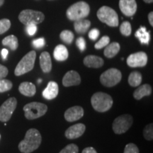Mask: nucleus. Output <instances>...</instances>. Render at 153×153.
<instances>
[{
  "mask_svg": "<svg viewBox=\"0 0 153 153\" xmlns=\"http://www.w3.org/2000/svg\"><path fill=\"white\" fill-rule=\"evenodd\" d=\"M123 153H139V149L134 143L126 145Z\"/></svg>",
  "mask_w": 153,
  "mask_h": 153,
  "instance_id": "nucleus-34",
  "label": "nucleus"
},
{
  "mask_svg": "<svg viewBox=\"0 0 153 153\" xmlns=\"http://www.w3.org/2000/svg\"><path fill=\"white\" fill-rule=\"evenodd\" d=\"M32 44H33V46L36 48H41L45 45V40L43 38H38V39L33 40Z\"/></svg>",
  "mask_w": 153,
  "mask_h": 153,
  "instance_id": "nucleus-37",
  "label": "nucleus"
},
{
  "mask_svg": "<svg viewBox=\"0 0 153 153\" xmlns=\"http://www.w3.org/2000/svg\"><path fill=\"white\" fill-rule=\"evenodd\" d=\"M9 70L5 66L0 65V79H4L8 74Z\"/></svg>",
  "mask_w": 153,
  "mask_h": 153,
  "instance_id": "nucleus-39",
  "label": "nucleus"
},
{
  "mask_svg": "<svg viewBox=\"0 0 153 153\" xmlns=\"http://www.w3.org/2000/svg\"><path fill=\"white\" fill-rule=\"evenodd\" d=\"M4 2V0H0V7H1V6H2Z\"/></svg>",
  "mask_w": 153,
  "mask_h": 153,
  "instance_id": "nucleus-44",
  "label": "nucleus"
},
{
  "mask_svg": "<svg viewBox=\"0 0 153 153\" xmlns=\"http://www.w3.org/2000/svg\"><path fill=\"white\" fill-rule=\"evenodd\" d=\"M120 44L116 42H114L111 44H108L106 46L104 50V54L108 58H113L118 54L120 51Z\"/></svg>",
  "mask_w": 153,
  "mask_h": 153,
  "instance_id": "nucleus-24",
  "label": "nucleus"
},
{
  "mask_svg": "<svg viewBox=\"0 0 153 153\" xmlns=\"http://www.w3.org/2000/svg\"><path fill=\"white\" fill-rule=\"evenodd\" d=\"M84 116V109L79 106H72L65 113V118L68 122H74L79 120Z\"/></svg>",
  "mask_w": 153,
  "mask_h": 153,
  "instance_id": "nucleus-15",
  "label": "nucleus"
},
{
  "mask_svg": "<svg viewBox=\"0 0 153 153\" xmlns=\"http://www.w3.org/2000/svg\"><path fill=\"white\" fill-rule=\"evenodd\" d=\"M143 135L147 140H152L153 139V125L152 123L148 124L143 130Z\"/></svg>",
  "mask_w": 153,
  "mask_h": 153,
  "instance_id": "nucleus-30",
  "label": "nucleus"
},
{
  "mask_svg": "<svg viewBox=\"0 0 153 153\" xmlns=\"http://www.w3.org/2000/svg\"><path fill=\"white\" fill-rule=\"evenodd\" d=\"M68 51L67 48L63 45H58L55 47L53 51V56L57 61H65L68 58Z\"/></svg>",
  "mask_w": 153,
  "mask_h": 153,
  "instance_id": "nucleus-21",
  "label": "nucleus"
},
{
  "mask_svg": "<svg viewBox=\"0 0 153 153\" xmlns=\"http://www.w3.org/2000/svg\"><path fill=\"white\" fill-rule=\"evenodd\" d=\"M13 87V84L10 80L1 79H0V93L8 91Z\"/></svg>",
  "mask_w": 153,
  "mask_h": 153,
  "instance_id": "nucleus-28",
  "label": "nucleus"
},
{
  "mask_svg": "<svg viewBox=\"0 0 153 153\" xmlns=\"http://www.w3.org/2000/svg\"><path fill=\"white\" fill-rule=\"evenodd\" d=\"M79 148L75 144L68 145L65 148H64L59 153H78Z\"/></svg>",
  "mask_w": 153,
  "mask_h": 153,
  "instance_id": "nucleus-33",
  "label": "nucleus"
},
{
  "mask_svg": "<svg viewBox=\"0 0 153 153\" xmlns=\"http://www.w3.org/2000/svg\"><path fill=\"white\" fill-rule=\"evenodd\" d=\"M126 62L131 68H143L148 62V55L144 52L133 53L128 57Z\"/></svg>",
  "mask_w": 153,
  "mask_h": 153,
  "instance_id": "nucleus-11",
  "label": "nucleus"
},
{
  "mask_svg": "<svg viewBox=\"0 0 153 153\" xmlns=\"http://www.w3.org/2000/svg\"><path fill=\"white\" fill-rule=\"evenodd\" d=\"M17 106V100L11 97L5 101L0 106V121L7 122L10 119Z\"/></svg>",
  "mask_w": 153,
  "mask_h": 153,
  "instance_id": "nucleus-10",
  "label": "nucleus"
},
{
  "mask_svg": "<svg viewBox=\"0 0 153 153\" xmlns=\"http://www.w3.org/2000/svg\"><path fill=\"white\" fill-rule=\"evenodd\" d=\"M152 94V87L148 84L140 86L137 89L134 91L133 97L136 100H140L144 97H148Z\"/></svg>",
  "mask_w": 153,
  "mask_h": 153,
  "instance_id": "nucleus-20",
  "label": "nucleus"
},
{
  "mask_svg": "<svg viewBox=\"0 0 153 153\" xmlns=\"http://www.w3.org/2000/svg\"><path fill=\"white\" fill-rule=\"evenodd\" d=\"M41 79H38V83H41Z\"/></svg>",
  "mask_w": 153,
  "mask_h": 153,
  "instance_id": "nucleus-45",
  "label": "nucleus"
},
{
  "mask_svg": "<svg viewBox=\"0 0 153 153\" xmlns=\"http://www.w3.org/2000/svg\"><path fill=\"white\" fill-rule=\"evenodd\" d=\"M142 79V74L140 73L139 72L134 71L130 74L128 77V83L131 87H138V86L140 85Z\"/></svg>",
  "mask_w": 153,
  "mask_h": 153,
  "instance_id": "nucleus-26",
  "label": "nucleus"
},
{
  "mask_svg": "<svg viewBox=\"0 0 153 153\" xmlns=\"http://www.w3.org/2000/svg\"><path fill=\"white\" fill-rule=\"evenodd\" d=\"M40 65L44 73H49L52 70V61L48 52H43L40 55Z\"/></svg>",
  "mask_w": 153,
  "mask_h": 153,
  "instance_id": "nucleus-18",
  "label": "nucleus"
},
{
  "mask_svg": "<svg viewBox=\"0 0 153 153\" xmlns=\"http://www.w3.org/2000/svg\"><path fill=\"white\" fill-rule=\"evenodd\" d=\"M11 27V22L7 19L0 20V35L7 32Z\"/></svg>",
  "mask_w": 153,
  "mask_h": 153,
  "instance_id": "nucleus-31",
  "label": "nucleus"
},
{
  "mask_svg": "<svg viewBox=\"0 0 153 153\" xmlns=\"http://www.w3.org/2000/svg\"><path fill=\"white\" fill-rule=\"evenodd\" d=\"M19 91L22 94L26 97H33L36 93V87L31 82H22L19 87Z\"/></svg>",
  "mask_w": 153,
  "mask_h": 153,
  "instance_id": "nucleus-19",
  "label": "nucleus"
},
{
  "mask_svg": "<svg viewBox=\"0 0 153 153\" xmlns=\"http://www.w3.org/2000/svg\"><path fill=\"white\" fill-rule=\"evenodd\" d=\"M133 123V118L131 115H120L114 120L113 131L116 134L125 133L131 127Z\"/></svg>",
  "mask_w": 153,
  "mask_h": 153,
  "instance_id": "nucleus-9",
  "label": "nucleus"
},
{
  "mask_svg": "<svg viewBox=\"0 0 153 153\" xmlns=\"http://www.w3.org/2000/svg\"><path fill=\"white\" fill-rule=\"evenodd\" d=\"M60 38L62 41L66 44H71L73 41L74 36L72 31L69 30H64L60 34Z\"/></svg>",
  "mask_w": 153,
  "mask_h": 153,
  "instance_id": "nucleus-27",
  "label": "nucleus"
},
{
  "mask_svg": "<svg viewBox=\"0 0 153 153\" xmlns=\"http://www.w3.org/2000/svg\"><path fill=\"white\" fill-rule=\"evenodd\" d=\"M59 92L58 85L55 82L51 81L48 82L47 87L43 91V97L48 100H51L56 98Z\"/></svg>",
  "mask_w": 153,
  "mask_h": 153,
  "instance_id": "nucleus-16",
  "label": "nucleus"
},
{
  "mask_svg": "<svg viewBox=\"0 0 153 153\" xmlns=\"http://www.w3.org/2000/svg\"><path fill=\"white\" fill-rule=\"evenodd\" d=\"M109 43H110V38L108 37V36H104L95 44L94 47L96 49L99 50V49L103 48L106 47L107 45L109 44Z\"/></svg>",
  "mask_w": 153,
  "mask_h": 153,
  "instance_id": "nucleus-32",
  "label": "nucleus"
},
{
  "mask_svg": "<svg viewBox=\"0 0 153 153\" xmlns=\"http://www.w3.org/2000/svg\"><path fill=\"white\" fill-rule=\"evenodd\" d=\"M122 79V74L119 70L110 68L103 72L100 76V82L107 87H112L118 85Z\"/></svg>",
  "mask_w": 153,
  "mask_h": 153,
  "instance_id": "nucleus-8",
  "label": "nucleus"
},
{
  "mask_svg": "<svg viewBox=\"0 0 153 153\" xmlns=\"http://www.w3.org/2000/svg\"><path fill=\"white\" fill-rule=\"evenodd\" d=\"M104 60L96 55H87L84 59V64L87 68H100L104 65Z\"/></svg>",
  "mask_w": 153,
  "mask_h": 153,
  "instance_id": "nucleus-17",
  "label": "nucleus"
},
{
  "mask_svg": "<svg viewBox=\"0 0 153 153\" xmlns=\"http://www.w3.org/2000/svg\"><path fill=\"white\" fill-rule=\"evenodd\" d=\"M76 45L81 52L85 51L86 49V41L85 38L82 37L78 38L76 41Z\"/></svg>",
  "mask_w": 153,
  "mask_h": 153,
  "instance_id": "nucleus-36",
  "label": "nucleus"
},
{
  "mask_svg": "<svg viewBox=\"0 0 153 153\" xmlns=\"http://www.w3.org/2000/svg\"><path fill=\"white\" fill-rule=\"evenodd\" d=\"M135 37L138 38L142 44L148 45L149 42L150 41V32L147 31L146 28L144 26H141L138 30L135 32Z\"/></svg>",
  "mask_w": 153,
  "mask_h": 153,
  "instance_id": "nucleus-23",
  "label": "nucleus"
},
{
  "mask_svg": "<svg viewBox=\"0 0 153 153\" xmlns=\"http://www.w3.org/2000/svg\"><path fill=\"white\" fill-rule=\"evenodd\" d=\"M2 44L5 46H8L11 51H16L19 46L18 38L14 35L8 36L2 40Z\"/></svg>",
  "mask_w": 153,
  "mask_h": 153,
  "instance_id": "nucleus-25",
  "label": "nucleus"
},
{
  "mask_svg": "<svg viewBox=\"0 0 153 153\" xmlns=\"http://www.w3.org/2000/svg\"><path fill=\"white\" fill-rule=\"evenodd\" d=\"M90 8L85 1H78L68 9L66 12L67 17L71 21L75 22L76 20L85 19L89 14Z\"/></svg>",
  "mask_w": 153,
  "mask_h": 153,
  "instance_id": "nucleus-3",
  "label": "nucleus"
},
{
  "mask_svg": "<svg viewBox=\"0 0 153 153\" xmlns=\"http://www.w3.org/2000/svg\"><path fill=\"white\" fill-rule=\"evenodd\" d=\"M42 136L37 129L30 128L26 132L24 139L19 144V150L22 153H30L39 148Z\"/></svg>",
  "mask_w": 153,
  "mask_h": 153,
  "instance_id": "nucleus-1",
  "label": "nucleus"
},
{
  "mask_svg": "<svg viewBox=\"0 0 153 153\" xmlns=\"http://www.w3.org/2000/svg\"><path fill=\"white\" fill-rule=\"evenodd\" d=\"M0 138H1V135H0Z\"/></svg>",
  "mask_w": 153,
  "mask_h": 153,
  "instance_id": "nucleus-46",
  "label": "nucleus"
},
{
  "mask_svg": "<svg viewBox=\"0 0 153 153\" xmlns=\"http://www.w3.org/2000/svg\"><path fill=\"white\" fill-rule=\"evenodd\" d=\"M91 103L94 109L103 113L111 109L113 105V99L108 94L97 92L91 97Z\"/></svg>",
  "mask_w": 153,
  "mask_h": 153,
  "instance_id": "nucleus-2",
  "label": "nucleus"
},
{
  "mask_svg": "<svg viewBox=\"0 0 153 153\" xmlns=\"http://www.w3.org/2000/svg\"><path fill=\"white\" fill-rule=\"evenodd\" d=\"M25 117L28 120H34L46 114L48 106L43 103L31 102L24 106Z\"/></svg>",
  "mask_w": 153,
  "mask_h": 153,
  "instance_id": "nucleus-5",
  "label": "nucleus"
},
{
  "mask_svg": "<svg viewBox=\"0 0 153 153\" xmlns=\"http://www.w3.org/2000/svg\"><path fill=\"white\" fill-rule=\"evenodd\" d=\"M8 53H9L8 50H7L5 48L1 50V56H2L4 60H5V59L7 58V55H8Z\"/></svg>",
  "mask_w": 153,
  "mask_h": 153,
  "instance_id": "nucleus-41",
  "label": "nucleus"
},
{
  "mask_svg": "<svg viewBox=\"0 0 153 153\" xmlns=\"http://www.w3.org/2000/svg\"><path fill=\"white\" fill-rule=\"evenodd\" d=\"M119 8L126 16H133L137 11V3L135 0H120Z\"/></svg>",
  "mask_w": 153,
  "mask_h": 153,
  "instance_id": "nucleus-12",
  "label": "nucleus"
},
{
  "mask_svg": "<svg viewBox=\"0 0 153 153\" xmlns=\"http://www.w3.org/2000/svg\"><path fill=\"white\" fill-rule=\"evenodd\" d=\"M153 12L152 11H151L150 13H149L148 14V20H149V22H150V25L152 26H153Z\"/></svg>",
  "mask_w": 153,
  "mask_h": 153,
  "instance_id": "nucleus-42",
  "label": "nucleus"
},
{
  "mask_svg": "<svg viewBox=\"0 0 153 153\" xmlns=\"http://www.w3.org/2000/svg\"><path fill=\"white\" fill-rule=\"evenodd\" d=\"M90 21L85 19L76 20L74 22V30L76 33L79 34H85L90 27Z\"/></svg>",
  "mask_w": 153,
  "mask_h": 153,
  "instance_id": "nucleus-22",
  "label": "nucleus"
},
{
  "mask_svg": "<svg viewBox=\"0 0 153 153\" xmlns=\"http://www.w3.org/2000/svg\"><path fill=\"white\" fill-rule=\"evenodd\" d=\"M82 153H97V151L94 148H91V147H88V148H86L82 150Z\"/></svg>",
  "mask_w": 153,
  "mask_h": 153,
  "instance_id": "nucleus-40",
  "label": "nucleus"
},
{
  "mask_svg": "<svg viewBox=\"0 0 153 153\" xmlns=\"http://www.w3.org/2000/svg\"><path fill=\"white\" fill-rule=\"evenodd\" d=\"M120 31L122 35L125 36H129L132 32L131 24L128 22H124L122 23L120 26Z\"/></svg>",
  "mask_w": 153,
  "mask_h": 153,
  "instance_id": "nucleus-29",
  "label": "nucleus"
},
{
  "mask_svg": "<svg viewBox=\"0 0 153 153\" xmlns=\"http://www.w3.org/2000/svg\"><path fill=\"white\" fill-rule=\"evenodd\" d=\"M100 35V32L97 28H93L89 32V38L91 41H96Z\"/></svg>",
  "mask_w": 153,
  "mask_h": 153,
  "instance_id": "nucleus-38",
  "label": "nucleus"
},
{
  "mask_svg": "<svg viewBox=\"0 0 153 153\" xmlns=\"http://www.w3.org/2000/svg\"><path fill=\"white\" fill-rule=\"evenodd\" d=\"M80 83H81V77H80L79 73L74 70L68 72L63 76L62 85L65 87L77 86Z\"/></svg>",
  "mask_w": 153,
  "mask_h": 153,
  "instance_id": "nucleus-14",
  "label": "nucleus"
},
{
  "mask_svg": "<svg viewBox=\"0 0 153 153\" xmlns=\"http://www.w3.org/2000/svg\"><path fill=\"white\" fill-rule=\"evenodd\" d=\"M45 16L43 13L31 9L23 10L19 15V19L25 26L28 24H39L44 21Z\"/></svg>",
  "mask_w": 153,
  "mask_h": 153,
  "instance_id": "nucleus-7",
  "label": "nucleus"
},
{
  "mask_svg": "<svg viewBox=\"0 0 153 153\" xmlns=\"http://www.w3.org/2000/svg\"><path fill=\"white\" fill-rule=\"evenodd\" d=\"M36 57V51H31L28 52L18 63L14 70L16 76H21L31 71L34 68Z\"/></svg>",
  "mask_w": 153,
  "mask_h": 153,
  "instance_id": "nucleus-4",
  "label": "nucleus"
},
{
  "mask_svg": "<svg viewBox=\"0 0 153 153\" xmlns=\"http://www.w3.org/2000/svg\"><path fill=\"white\" fill-rule=\"evenodd\" d=\"M145 3H148V4H150L153 2V0H143Z\"/></svg>",
  "mask_w": 153,
  "mask_h": 153,
  "instance_id": "nucleus-43",
  "label": "nucleus"
},
{
  "mask_svg": "<svg viewBox=\"0 0 153 153\" xmlns=\"http://www.w3.org/2000/svg\"><path fill=\"white\" fill-rule=\"evenodd\" d=\"M86 126L83 123H76L75 125L70 126L66 130L65 135L67 138L73 140L79 138L85 133Z\"/></svg>",
  "mask_w": 153,
  "mask_h": 153,
  "instance_id": "nucleus-13",
  "label": "nucleus"
},
{
  "mask_svg": "<svg viewBox=\"0 0 153 153\" xmlns=\"http://www.w3.org/2000/svg\"><path fill=\"white\" fill-rule=\"evenodd\" d=\"M97 17L101 22L111 27L118 26V16L116 11L111 7L103 6L97 11Z\"/></svg>",
  "mask_w": 153,
  "mask_h": 153,
  "instance_id": "nucleus-6",
  "label": "nucleus"
},
{
  "mask_svg": "<svg viewBox=\"0 0 153 153\" xmlns=\"http://www.w3.org/2000/svg\"><path fill=\"white\" fill-rule=\"evenodd\" d=\"M38 28H37V25L33 24H28L26 26V31L28 36H32L33 35H35L36 32H37Z\"/></svg>",
  "mask_w": 153,
  "mask_h": 153,
  "instance_id": "nucleus-35",
  "label": "nucleus"
}]
</instances>
